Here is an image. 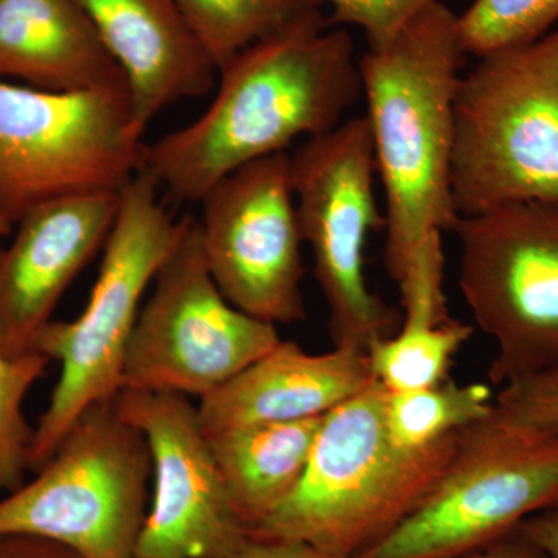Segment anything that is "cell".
Instances as JSON below:
<instances>
[{"instance_id":"9","label":"cell","mask_w":558,"mask_h":558,"mask_svg":"<svg viewBox=\"0 0 558 558\" xmlns=\"http://www.w3.org/2000/svg\"><path fill=\"white\" fill-rule=\"evenodd\" d=\"M290 159L301 236L314 253L330 337L336 347L365 351L374 340L392 336L403 318L366 281V240L371 231L385 229L374 193L368 119L354 117L307 138Z\"/></svg>"},{"instance_id":"11","label":"cell","mask_w":558,"mask_h":558,"mask_svg":"<svg viewBox=\"0 0 558 558\" xmlns=\"http://www.w3.org/2000/svg\"><path fill=\"white\" fill-rule=\"evenodd\" d=\"M140 310L123 389L204 399L281 343L277 326L234 307L213 279L199 222L183 218L174 248Z\"/></svg>"},{"instance_id":"4","label":"cell","mask_w":558,"mask_h":558,"mask_svg":"<svg viewBox=\"0 0 558 558\" xmlns=\"http://www.w3.org/2000/svg\"><path fill=\"white\" fill-rule=\"evenodd\" d=\"M160 194L148 170L124 186L86 310L72 322H50L36 337L33 351L60 362L61 374L33 432L32 472L49 461L84 411L123 389L124 359L143 295L182 233L183 219H172Z\"/></svg>"},{"instance_id":"21","label":"cell","mask_w":558,"mask_h":558,"mask_svg":"<svg viewBox=\"0 0 558 558\" xmlns=\"http://www.w3.org/2000/svg\"><path fill=\"white\" fill-rule=\"evenodd\" d=\"M218 70L311 9V0H172Z\"/></svg>"},{"instance_id":"15","label":"cell","mask_w":558,"mask_h":558,"mask_svg":"<svg viewBox=\"0 0 558 558\" xmlns=\"http://www.w3.org/2000/svg\"><path fill=\"white\" fill-rule=\"evenodd\" d=\"M365 351L336 347L311 354L293 341L256 360L199 400L207 435L245 425L279 424L326 416L373 384Z\"/></svg>"},{"instance_id":"3","label":"cell","mask_w":558,"mask_h":558,"mask_svg":"<svg viewBox=\"0 0 558 558\" xmlns=\"http://www.w3.org/2000/svg\"><path fill=\"white\" fill-rule=\"evenodd\" d=\"M461 433L428 450L400 449L385 425V389L374 380L322 418L299 486L250 538L293 539L357 557L427 498Z\"/></svg>"},{"instance_id":"23","label":"cell","mask_w":558,"mask_h":558,"mask_svg":"<svg viewBox=\"0 0 558 558\" xmlns=\"http://www.w3.org/2000/svg\"><path fill=\"white\" fill-rule=\"evenodd\" d=\"M557 22L558 0H473L458 14L465 53L478 58L534 43L553 32Z\"/></svg>"},{"instance_id":"17","label":"cell","mask_w":558,"mask_h":558,"mask_svg":"<svg viewBox=\"0 0 558 558\" xmlns=\"http://www.w3.org/2000/svg\"><path fill=\"white\" fill-rule=\"evenodd\" d=\"M0 80L50 92H131L76 0H0Z\"/></svg>"},{"instance_id":"13","label":"cell","mask_w":558,"mask_h":558,"mask_svg":"<svg viewBox=\"0 0 558 558\" xmlns=\"http://www.w3.org/2000/svg\"><path fill=\"white\" fill-rule=\"evenodd\" d=\"M116 405L145 436L153 461V501L134 558H231L244 548L248 527L190 398L121 389Z\"/></svg>"},{"instance_id":"26","label":"cell","mask_w":558,"mask_h":558,"mask_svg":"<svg viewBox=\"0 0 558 558\" xmlns=\"http://www.w3.org/2000/svg\"><path fill=\"white\" fill-rule=\"evenodd\" d=\"M0 558H83L51 539L25 534L0 535Z\"/></svg>"},{"instance_id":"19","label":"cell","mask_w":558,"mask_h":558,"mask_svg":"<svg viewBox=\"0 0 558 558\" xmlns=\"http://www.w3.org/2000/svg\"><path fill=\"white\" fill-rule=\"evenodd\" d=\"M472 326L453 317L403 315L392 336L365 349L373 379L388 392L435 387L449 379L454 355L472 336Z\"/></svg>"},{"instance_id":"6","label":"cell","mask_w":558,"mask_h":558,"mask_svg":"<svg viewBox=\"0 0 558 558\" xmlns=\"http://www.w3.org/2000/svg\"><path fill=\"white\" fill-rule=\"evenodd\" d=\"M130 90L50 92L0 80V222L46 202L121 193L145 170Z\"/></svg>"},{"instance_id":"1","label":"cell","mask_w":558,"mask_h":558,"mask_svg":"<svg viewBox=\"0 0 558 558\" xmlns=\"http://www.w3.org/2000/svg\"><path fill=\"white\" fill-rule=\"evenodd\" d=\"M202 116L148 145L145 170L179 204L197 202L220 179L296 138L336 130L363 94L354 43L322 9L238 53L218 70Z\"/></svg>"},{"instance_id":"7","label":"cell","mask_w":558,"mask_h":558,"mask_svg":"<svg viewBox=\"0 0 558 558\" xmlns=\"http://www.w3.org/2000/svg\"><path fill=\"white\" fill-rule=\"evenodd\" d=\"M153 461L116 399L89 407L36 478L0 499V535L51 539L83 558H134Z\"/></svg>"},{"instance_id":"2","label":"cell","mask_w":558,"mask_h":558,"mask_svg":"<svg viewBox=\"0 0 558 558\" xmlns=\"http://www.w3.org/2000/svg\"><path fill=\"white\" fill-rule=\"evenodd\" d=\"M458 14L429 7L359 61L374 157L387 199L385 266L402 284L444 269L453 201L454 98L465 58Z\"/></svg>"},{"instance_id":"12","label":"cell","mask_w":558,"mask_h":558,"mask_svg":"<svg viewBox=\"0 0 558 558\" xmlns=\"http://www.w3.org/2000/svg\"><path fill=\"white\" fill-rule=\"evenodd\" d=\"M199 204L202 248L222 295L270 325L303 322L304 241L290 154H274L231 172Z\"/></svg>"},{"instance_id":"27","label":"cell","mask_w":558,"mask_h":558,"mask_svg":"<svg viewBox=\"0 0 558 558\" xmlns=\"http://www.w3.org/2000/svg\"><path fill=\"white\" fill-rule=\"evenodd\" d=\"M231 558H343L293 539L250 538Z\"/></svg>"},{"instance_id":"16","label":"cell","mask_w":558,"mask_h":558,"mask_svg":"<svg viewBox=\"0 0 558 558\" xmlns=\"http://www.w3.org/2000/svg\"><path fill=\"white\" fill-rule=\"evenodd\" d=\"M130 83L143 128L168 106L207 94L215 62L172 0H76Z\"/></svg>"},{"instance_id":"5","label":"cell","mask_w":558,"mask_h":558,"mask_svg":"<svg viewBox=\"0 0 558 558\" xmlns=\"http://www.w3.org/2000/svg\"><path fill=\"white\" fill-rule=\"evenodd\" d=\"M451 182L458 218L558 204V27L461 76Z\"/></svg>"},{"instance_id":"29","label":"cell","mask_w":558,"mask_h":558,"mask_svg":"<svg viewBox=\"0 0 558 558\" xmlns=\"http://www.w3.org/2000/svg\"><path fill=\"white\" fill-rule=\"evenodd\" d=\"M521 531L548 558H558V508L529 517L520 524Z\"/></svg>"},{"instance_id":"22","label":"cell","mask_w":558,"mask_h":558,"mask_svg":"<svg viewBox=\"0 0 558 558\" xmlns=\"http://www.w3.org/2000/svg\"><path fill=\"white\" fill-rule=\"evenodd\" d=\"M10 230L0 222V240ZM50 359L32 351L9 357L0 348V494H10L25 483L33 432L24 416V400L46 373Z\"/></svg>"},{"instance_id":"14","label":"cell","mask_w":558,"mask_h":558,"mask_svg":"<svg viewBox=\"0 0 558 558\" xmlns=\"http://www.w3.org/2000/svg\"><path fill=\"white\" fill-rule=\"evenodd\" d=\"M120 193L46 202L16 223L0 248V348L9 357L33 351L70 282L108 241Z\"/></svg>"},{"instance_id":"20","label":"cell","mask_w":558,"mask_h":558,"mask_svg":"<svg viewBox=\"0 0 558 558\" xmlns=\"http://www.w3.org/2000/svg\"><path fill=\"white\" fill-rule=\"evenodd\" d=\"M494 405L488 385L447 379L414 391H385V425L400 449L428 450L490 416Z\"/></svg>"},{"instance_id":"28","label":"cell","mask_w":558,"mask_h":558,"mask_svg":"<svg viewBox=\"0 0 558 558\" xmlns=\"http://www.w3.org/2000/svg\"><path fill=\"white\" fill-rule=\"evenodd\" d=\"M462 558H548L520 526Z\"/></svg>"},{"instance_id":"18","label":"cell","mask_w":558,"mask_h":558,"mask_svg":"<svg viewBox=\"0 0 558 558\" xmlns=\"http://www.w3.org/2000/svg\"><path fill=\"white\" fill-rule=\"evenodd\" d=\"M323 417L245 425L207 435L231 501L248 532L299 486Z\"/></svg>"},{"instance_id":"8","label":"cell","mask_w":558,"mask_h":558,"mask_svg":"<svg viewBox=\"0 0 558 558\" xmlns=\"http://www.w3.org/2000/svg\"><path fill=\"white\" fill-rule=\"evenodd\" d=\"M558 508V435L497 416L461 433L449 468L387 537L354 558H462Z\"/></svg>"},{"instance_id":"24","label":"cell","mask_w":558,"mask_h":558,"mask_svg":"<svg viewBox=\"0 0 558 558\" xmlns=\"http://www.w3.org/2000/svg\"><path fill=\"white\" fill-rule=\"evenodd\" d=\"M328 5L332 13L329 24H349L362 28L369 49L388 46L414 17L429 7L446 0H311Z\"/></svg>"},{"instance_id":"10","label":"cell","mask_w":558,"mask_h":558,"mask_svg":"<svg viewBox=\"0 0 558 558\" xmlns=\"http://www.w3.org/2000/svg\"><path fill=\"white\" fill-rule=\"evenodd\" d=\"M459 289L497 347L488 377L505 387L558 366V204L508 205L457 218Z\"/></svg>"},{"instance_id":"25","label":"cell","mask_w":558,"mask_h":558,"mask_svg":"<svg viewBox=\"0 0 558 558\" xmlns=\"http://www.w3.org/2000/svg\"><path fill=\"white\" fill-rule=\"evenodd\" d=\"M494 413L520 427L558 435V366L501 387Z\"/></svg>"}]
</instances>
